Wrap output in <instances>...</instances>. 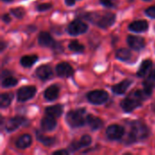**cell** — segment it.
<instances>
[{
  "instance_id": "1",
  "label": "cell",
  "mask_w": 155,
  "mask_h": 155,
  "mask_svg": "<svg viewBox=\"0 0 155 155\" xmlns=\"http://www.w3.org/2000/svg\"><path fill=\"white\" fill-rule=\"evenodd\" d=\"M150 134V130L147 125L142 121H134L131 123V132L127 137V143H133L139 140L147 138Z\"/></svg>"
},
{
  "instance_id": "2",
  "label": "cell",
  "mask_w": 155,
  "mask_h": 155,
  "mask_svg": "<svg viewBox=\"0 0 155 155\" xmlns=\"http://www.w3.org/2000/svg\"><path fill=\"white\" fill-rule=\"evenodd\" d=\"M85 19L89 20L90 22L96 24L101 28H107L111 26L115 21V15L110 12L100 14V13H88L84 15Z\"/></svg>"
},
{
  "instance_id": "3",
  "label": "cell",
  "mask_w": 155,
  "mask_h": 155,
  "mask_svg": "<svg viewBox=\"0 0 155 155\" xmlns=\"http://www.w3.org/2000/svg\"><path fill=\"white\" fill-rule=\"evenodd\" d=\"M84 114L85 109H77L70 111L66 114V122L73 128L81 127L84 124V123H86V117L84 118Z\"/></svg>"
},
{
  "instance_id": "4",
  "label": "cell",
  "mask_w": 155,
  "mask_h": 155,
  "mask_svg": "<svg viewBox=\"0 0 155 155\" xmlns=\"http://www.w3.org/2000/svg\"><path fill=\"white\" fill-rule=\"evenodd\" d=\"M143 101L134 93L131 95H129L127 98H125L121 103V107L125 113H132L134 110L138 108L142 105Z\"/></svg>"
},
{
  "instance_id": "5",
  "label": "cell",
  "mask_w": 155,
  "mask_h": 155,
  "mask_svg": "<svg viewBox=\"0 0 155 155\" xmlns=\"http://www.w3.org/2000/svg\"><path fill=\"white\" fill-rule=\"evenodd\" d=\"M86 97H87V100L91 104L99 105L107 102L109 95H108V93L105 92L104 90H95V91H92L88 93Z\"/></svg>"
},
{
  "instance_id": "6",
  "label": "cell",
  "mask_w": 155,
  "mask_h": 155,
  "mask_svg": "<svg viewBox=\"0 0 155 155\" xmlns=\"http://www.w3.org/2000/svg\"><path fill=\"white\" fill-rule=\"evenodd\" d=\"M87 29L88 25L80 20H74L71 22L67 27V31L71 35H78L80 34H84L87 31Z\"/></svg>"
},
{
  "instance_id": "7",
  "label": "cell",
  "mask_w": 155,
  "mask_h": 155,
  "mask_svg": "<svg viewBox=\"0 0 155 155\" xmlns=\"http://www.w3.org/2000/svg\"><path fill=\"white\" fill-rule=\"evenodd\" d=\"M124 135V128L118 124L110 125L106 130V136L109 140L116 141L123 138Z\"/></svg>"
},
{
  "instance_id": "8",
  "label": "cell",
  "mask_w": 155,
  "mask_h": 155,
  "mask_svg": "<svg viewBox=\"0 0 155 155\" xmlns=\"http://www.w3.org/2000/svg\"><path fill=\"white\" fill-rule=\"evenodd\" d=\"M36 88L35 86H24L17 92V99L20 102H25L35 96Z\"/></svg>"
},
{
  "instance_id": "9",
  "label": "cell",
  "mask_w": 155,
  "mask_h": 155,
  "mask_svg": "<svg viewBox=\"0 0 155 155\" xmlns=\"http://www.w3.org/2000/svg\"><path fill=\"white\" fill-rule=\"evenodd\" d=\"M27 124L28 123H27L25 118L21 117V116H16V117L11 118L9 121H7L6 125H5V130L10 133V132H13V131L16 130L18 127L25 125Z\"/></svg>"
},
{
  "instance_id": "10",
  "label": "cell",
  "mask_w": 155,
  "mask_h": 155,
  "mask_svg": "<svg viewBox=\"0 0 155 155\" xmlns=\"http://www.w3.org/2000/svg\"><path fill=\"white\" fill-rule=\"evenodd\" d=\"M127 43L132 49L136 50V51H139L145 46L144 39L143 37H140V36L129 35L127 37Z\"/></svg>"
},
{
  "instance_id": "11",
  "label": "cell",
  "mask_w": 155,
  "mask_h": 155,
  "mask_svg": "<svg viewBox=\"0 0 155 155\" xmlns=\"http://www.w3.org/2000/svg\"><path fill=\"white\" fill-rule=\"evenodd\" d=\"M56 73L60 77H69L74 74V70L68 63H60L56 65Z\"/></svg>"
},
{
  "instance_id": "12",
  "label": "cell",
  "mask_w": 155,
  "mask_h": 155,
  "mask_svg": "<svg viewBox=\"0 0 155 155\" xmlns=\"http://www.w3.org/2000/svg\"><path fill=\"white\" fill-rule=\"evenodd\" d=\"M38 43L44 47H53L55 44L53 37L47 32H41L38 35Z\"/></svg>"
},
{
  "instance_id": "13",
  "label": "cell",
  "mask_w": 155,
  "mask_h": 155,
  "mask_svg": "<svg viewBox=\"0 0 155 155\" xmlns=\"http://www.w3.org/2000/svg\"><path fill=\"white\" fill-rule=\"evenodd\" d=\"M91 143H92V138L89 135H84L80 139V141H78V142H73L71 143V145H70L69 148H70L71 151L74 152V151H77V150H79V149H81L83 147L89 146L91 144Z\"/></svg>"
},
{
  "instance_id": "14",
  "label": "cell",
  "mask_w": 155,
  "mask_h": 155,
  "mask_svg": "<svg viewBox=\"0 0 155 155\" xmlns=\"http://www.w3.org/2000/svg\"><path fill=\"white\" fill-rule=\"evenodd\" d=\"M38 78L41 80H48L53 76L52 68L49 65H41L36 69L35 72Z\"/></svg>"
},
{
  "instance_id": "15",
  "label": "cell",
  "mask_w": 155,
  "mask_h": 155,
  "mask_svg": "<svg viewBox=\"0 0 155 155\" xmlns=\"http://www.w3.org/2000/svg\"><path fill=\"white\" fill-rule=\"evenodd\" d=\"M149 25H148V22L145 20H139V21H134L133 23L130 24L129 25V29L133 32H136V33H142V32H145L148 29Z\"/></svg>"
},
{
  "instance_id": "16",
  "label": "cell",
  "mask_w": 155,
  "mask_h": 155,
  "mask_svg": "<svg viewBox=\"0 0 155 155\" xmlns=\"http://www.w3.org/2000/svg\"><path fill=\"white\" fill-rule=\"evenodd\" d=\"M41 126H42L43 130H45V131H52L56 126V121H55L54 117L47 114L46 116H45L42 119Z\"/></svg>"
},
{
  "instance_id": "17",
  "label": "cell",
  "mask_w": 155,
  "mask_h": 155,
  "mask_svg": "<svg viewBox=\"0 0 155 155\" xmlns=\"http://www.w3.org/2000/svg\"><path fill=\"white\" fill-rule=\"evenodd\" d=\"M86 124L89 125V127L92 129V130H98L100 129L104 123L103 121L99 118V117H96V116H94L92 114H88L86 116Z\"/></svg>"
},
{
  "instance_id": "18",
  "label": "cell",
  "mask_w": 155,
  "mask_h": 155,
  "mask_svg": "<svg viewBox=\"0 0 155 155\" xmlns=\"http://www.w3.org/2000/svg\"><path fill=\"white\" fill-rule=\"evenodd\" d=\"M131 84H132V81L131 80H128V79L127 80H124L121 83H119L118 84L114 85L112 90L116 94H124Z\"/></svg>"
},
{
  "instance_id": "19",
  "label": "cell",
  "mask_w": 155,
  "mask_h": 155,
  "mask_svg": "<svg viewBox=\"0 0 155 155\" xmlns=\"http://www.w3.org/2000/svg\"><path fill=\"white\" fill-rule=\"evenodd\" d=\"M59 94V88L56 85H51L44 93V96L47 101H54L58 97Z\"/></svg>"
},
{
  "instance_id": "20",
  "label": "cell",
  "mask_w": 155,
  "mask_h": 155,
  "mask_svg": "<svg viewBox=\"0 0 155 155\" xmlns=\"http://www.w3.org/2000/svg\"><path fill=\"white\" fill-rule=\"evenodd\" d=\"M143 87L149 94H153V90L155 88V71L151 72L150 74L147 76V78L143 82Z\"/></svg>"
},
{
  "instance_id": "21",
  "label": "cell",
  "mask_w": 155,
  "mask_h": 155,
  "mask_svg": "<svg viewBox=\"0 0 155 155\" xmlns=\"http://www.w3.org/2000/svg\"><path fill=\"white\" fill-rule=\"evenodd\" d=\"M32 143V137L29 134H24L18 138L15 143V146L18 149H26Z\"/></svg>"
},
{
  "instance_id": "22",
  "label": "cell",
  "mask_w": 155,
  "mask_h": 155,
  "mask_svg": "<svg viewBox=\"0 0 155 155\" xmlns=\"http://www.w3.org/2000/svg\"><path fill=\"white\" fill-rule=\"evenodd\" d=\"M45 113L48 115H51L54 118L61 116V114H63V106L60 104H56L54 106H49L45 108Z\"/></svg>"
},
{
  "instance_id": "23",
  "label": "cell",
  "mask_w": 155,
  "mask_h": 155,
  "mask_svg": "<svg viewBox=\"0 0 155 155\" xmlns=\"http://www.w3.org/2000/svg\"><path fill=\"white\" fill-rule=\"evenodd\" d=\"M35 135H36V138L37 140L42 143L45 146H51V145H54V143H55V139L53 138V137H46L41 132L39 131H36L35 132Z\"/></svg>"
},
{
  "instance_id": "24",
  "label": "cell",
  "mask_w": 155,
  "mask_h": 155,
  "mask_svg": "<svg viewBox=\"0 0 155 155\" xmlns=\"http://www.w3.org/2000/svg\"><path fill=\"white\" fill-rule=\"evenodd\" d=\"M152 65H153V62L151 60L148 59V60L143 61V63H142V64H141V66L137 72V75L139 77H144L146 75L148 70L152 67Z\"/></svg>"
},
{
  "instance_id": "25",
  "label": "cell",
  "mask_w": 155,
  "mask_h": 155,
  "mask_svg": "<svg viewBox=\"0 0 155 155\" xmlns=\"http://www.w3.org/2000/svg\"><path fill=\"white\" fill-rule=\"evenodd\" d=\"M38 57L35 54H32V55H25L24 57L21 58L20 63L24 67H31L36 61H37Z\"/></svg>"
},
{
  "instance_id": "26",
  "label": "cell",
  "mask_w": 155,
  "mask_h": 155,
  "mask_svg": "<svg viewBox=\"0 0 155 155\" xmlns=\"http://www.w3.org/2000/svg\"><path fill=\"white\" fill-rule=\"evenodd\" d=\"M116 58L122 61H128L132 57V53L126 48H121L116 51Z\"/></svg>"
},
{
  "instance_id": "27",
  "label": "cell",
  "mask_w": 155,
  "mask_h": 155,
  "mask_svg": "<svg viewBox=\"0 0 155 155\" xmlns=\"http://www.w3.org/2000/svg\"><path fill=\"white\" fill-rule=\"evenodd\" d=\"M13 95L11 94H2L0 95V104L2 108H5L9 106L11 101H12Z\"/></svg>"
},
{
  "instance_id": "28",
  "label": "cell",
  "mask_w": 155,
  "mask_h": 155,
  "mask_svg": "<svg viewBox=\"0 0 155 155\" xmlns=\"http://www.w3.org/2000/svg\"><path fill=\"white\" fill-rule=\"evenodd\" d=\"M69 49L74 53H82L84 50V46L77 41H72L69 44Z\"/></svg>"
},
{
  "instance_id": "29",
  "label": "cell",
  "mask_w": 155,
  "mask_h": 155,
  "mask_svg": "<svg viewBox=\"0 0 155 155\" xmlns=\"http://www.w3.org/2000/svg\"><path fill=\"white\" fill-rule=\"evenodd\" d=\"M17 84V80L12 76H7V77H5L4 79H2V86L3 87H13L15 85Z\"/></svg>"
},
{
  "instance_id": "30",
  "label": "cell",
  "mask_w": 155,
  "mask_h": 155,
  "mask_svg": "<svg viewBox=\"0 0 155 155\" xmlns=\"http://www.w3.org/2000/svg\"><path fill=\"white\" fill-rule=\"evenodd\" d=\"M11 13L17 18H23L24 15H25V11L23 7H16V8H12Z\"/></svg>"
},
{
  "instance_id": "31",
  "label": "cell",
  "mask_w": 155,
  "mask_h": 155,
  "mask_svg": "<svg viewBox=\"0 0 155 155\" xmlns=\"http://www.w3.org/2000/svg\"><path fill=\"white\" fill-rule=\"evenodd\" d=\"M100 3L105 7L114 8L117 6V0H100Z\"/></svg>"
},
{
  "instance_id": "32",
  "label": "cell",
  "mask_w": 155,
  "mask_h": 155,
  "mask_svg": "<svg viewBox=\"0 0 155 155\" xmlns=\"http://www.w3.org/2000/svg\"><path fill=\"white\" fill-rule=\"evenodd\" d=\"M51 7H52V4H50V3H44V4L38 5L36 6V9H37V11L42 12V11H46V10L50 9Z\"/></svg>"
},
{
  "instance_id": "33",
  "label": "cell",
  "mask_w": 155,
  "mask_h": 155,
  "mask_svg": "<svg viewBox=\"0 0 155 155\" xmlns=\"http://www.w3.org/2000/svg\"><path fill=\"white\" fill-rule=\"evenodd\" d=\"M145 14H146L149 17H151V18H155V5L147 8V9L145 10Z\"/></svg>"
},
{
  "instance_id": "34",
  "label": "cell",
  "mask_w": 155,
  "mask_h": 155,
  "mask_svg": "<svg viewBox=\"0 0 155 155\" xmlns=\"http://www.w3.org/2000/svg\"><path fill=\"white\" fill-rule=\"evenodd\" d=\"M52 48H53V49H54V51L55 53H57V54H60V53H62V52H63V47H62V45H61L60 44L55 43V44H54V45Z\"/></svg>"
},
{
  "instance_id": "35",
  "label": "cell",
  "mask_w": 155,
  "mask_h": 155,
  "mask_svg": "<svg viewBox=\"0 0 155 155\" xmlns=\"http://www.w3.org/2000/svg\"><path fill=\"white\" fill-rule=\"evenodd\" d=\"M3 21L5 23H9L11 21V18H10V16L8 15H3Z\"/></svg>"
},
{
  "instance_id": "36",
  "label": "cell",
  "mask_w": 155,
  "mask_h": 155,
  "mask_svg": "<svg viewBox=\"0 0 155 155\" xmlns=\"http://www.w3.org/2000/svg\"><path fill=\"white\" fill-rule=\"evenodd\" d=\"M10 74H11L10 72H8V71H4V72L1 74V79H4L5 77H7V76H9Z\"/></svg>"
},
{
  "instance_id": "37",
  "label": "cell",
  "mask_w": 155,
  "mask_h": 155,
  "mask_svg": "<svg viewBox=\"0 0 155 155\" xmlns=\"http://www.w3.org/2000/svg\"><path fill=\"white\" fill-rule=\"evenodd\" d=\"M54 154L67 155L68 154V153H67V151H65V150H61V151H56V152H54Z\"/></svg>"
},
{
  "instance_id": "38",
  "label": "cell",
  "mask_w": 155,
  "mask_h": 155,
  "mask_svg": "<svg viewBox=\"0 0 155 155\" xmlns=\"http://www.w3.org/2000/svg\"><path fill=\"white\" fill-rule=\"evenodd\" d=\"M65 1V4L67 5H74V2H75V0H64Z\"/></svg>"
},
{
  "instance_id": "39",
  "label": "cell",
  "mask_w": 155,
  "mask_h": 155,
  "mask_svg": "<svg viewBox=\"0 0 155 155\" xmlns=\"http://www.w3.org/2000/svg\"><path fill=\"white\" fill-rule=\"evenodd\" d=\"M5 48V44L2 41V42H1V51H4Z\"/></svg>"
},
{
  "instance_id": "40",
  "label": "cell",
  "mask_w": 155,
  "mask_h": 155,
  "mask_svg": "<svg viewBox=\"0 0 155 155\" xmlns=\"http://www.w3.org/2000/svg\"><path fill=\"white\" fill-rule=\"evenodd\" d=\"M4 1H5V2H10V1H12V0H4Z\"/></svg>"
},
{
  "instance_id": "41",
  "label": "cell",
  "mask_w": 155,
  "mask_h": 155,
  "mask_svg": "<svg viewBox=\"0 0 155 155\" xmlns=\"http://www.w3.org/2000/svg\"><path fill=\"white\" fill-rule=\"evenodd\" d=\"M145 1H150V0H145Z\"/></svg>"
}]
</instances>
